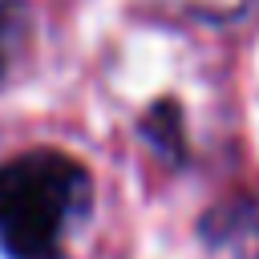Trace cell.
I'll use <instances>...</instances> for the list:
<instances>
[{"instance_id": "obj_3", "label": "cell", "mask_w": 259, "mask_h": 259, "mask_svg": "<svg viewBox=\"0 0 259 259\" xmlns=\"http://www.w3.org/2000/svg\"><path fill=\"white\" fill-rule=\"evenodd\" d=\"M0 73H4V49H0Z\"/></svg>"}, {"instance_id": "obj_1", "label": "cell", "mask_w": 259, "mask_h": 259, "mask_svg": "<svg viewBox=\"0 0 259 259\" xmlns=\"http://www.w3.org/2000/svg\"><path fill=\"white\" fill-rule=\"evenodd\" d=\"M93 202L89 170L61 150H28L0 166V247L12 259H61L69 223Z\"/></svg>"}, {"instance_id": "obj_2", "label": "cell", "mask_w": 259, "mask_h": 259, "mask_svg": "<svg viewBox=\"0 0 259 259\" xmlns=\"http://www.w3.org/2000/svg\"><path fill=\"white\" fill-rule=\"evenodd\" d=\"M142 134L166 150L170 158H182V109H174L170 101H158L146 117H142Z\"/></svg>"}]
</instances>
